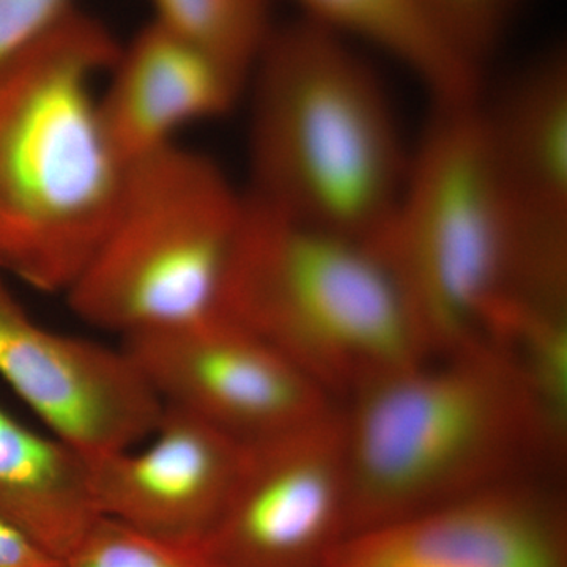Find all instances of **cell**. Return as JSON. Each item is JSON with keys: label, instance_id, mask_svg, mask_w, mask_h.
<instances>
[{"label": "cell", "instance_id": "7a4b0ae2", "mask_svg": "<svg viewBox=\"0 0 567 567\" xmlns=\"http://www.w3.org/2000/svg\"><path fill=\"white\" fill-rule=\"evenodd\" d=\"M249 188L286 218L353 237L382 230L412 152L368 50L297 17L249 73Z\"/></svg>", "mask_w": 567, "mask_h": 567}, {"label": "cell", "instance_id": "e0dca14e", "mask_svg": "<svg viewBox=\"0 0 567 567\" xmlns=\"http://www.w3.org/2000/svg\"><path fill=\"white\" fill-rule=\"evenodd\" d=\"M65 567H215L200 546H185L100 516L66 555Z\"/></svg>", "mask_w": 567, "mask_h": 567}, {"label": "cell", "instance_id": "4fadbf2b", "mask_svg": "<svg viewBox=\"0 0 567 567\" xmlns=\"http://www.w3.org/2000/svg\"><path fill=\"white\" fill-rule=\"evenodd\" d=\"M483 104V103H481ZM488 137L524 240L539 251L567 249V59L537 55L491 106Z\"/></svg>", "mask_w": 567, "mask_h": 567}, {"label": "cell", "instance_id": "3957f363", "mask_svg": "<svg viewBox=\"0 0 567 567\" xmlns=\"http://www.w3.org/2000/svg\"><path fill=\"white\" fill-rule=\"evenodd\" d=\"M341 410L349 536L513 483L563 440L502 354L429 358Z\"/></svg>", "mask_w": 567, "mask_h": 567}, {"label": "cell", "instance_id": "8992f818", "mask_svg": "<svg viewBox=\"0 0 567 567\" xmlns=\"http://www.w3.org/2000/svg\"><path fill=\"white\" fill-rule=\"evenodd\" d=\"M244 213L245 192L204 153L175 142L136 159L66 303L122 338L212 315Z\"/></svg>", "mask_w": 567, "mask_h": 567}, {"label": "cell", "instance_id": "5bb4252c", "mask_svg": "<svg viewBox=\"0 0 567 567\" xmlns=\"http://www.w3.org/2000/svg\"><path fill=\"white\" fill-rule=\"evenodd\" d=\"M0 517L65 558L100 517L87 461L0 405Z\"/></svg>", "mask_w": 567, "mask_h": 567}, {"label": "cell", "instance_id": "ffe728a7", "mask_svg": "<svg viewBox=\"0 0 567 567\" xmlns=\"http://www.w3.org/2000/svg\"><path fill=\"white\" fill-rule=\"evenodd\" d=\"M0 567H65V559L0 517Z\"/></svg>", "mask_w": 567, "mask_h": 567}, {"label": "cell", "instance_id": "30bf717a", "mask_svg": "<svg viewBox=\"0 0 567 567\" xmlns=\"http://www.w3.org/2000/svg\"><path fill=\"white\" fill-rule=\"evenodd\" d=\"M151 435L140 451L85 457L96 511L171 543L200 546L237 484L246 443L171 405Z\"/></svg>", "mask_w": 567, "mask_h": 567}, {"label": "cell", "instance_id": "9a60e30c", "mask_svg": "<svg viewBox=\"0 0 567 567\" xmlns=\"http://www.w3.org/2000/svg\"><path fill=\"white\" fill-rule=\"evenodd\" d=\"M298 17L349 37L404 66L435 103L480 95V66L465 58L417 0H292Z\"/></svg>", "mask_w": 567, "mask_h": 567}, {"label": "cell", "instance_id": "52a82bcc", "mask_svg": "<svg viewBox=\"0 0 567 567\" xmlns=\"http://www.w3.org/2000/svg\"><path fill=\"white\" fill-rule=\"evenodd\" d=\"M122 349L164 405L192 413L246 445L338 409L289 358L216 311L126 336Z\"/></svg>", "mask_w": 567, "mask_h": 567}, {"label": "cell", "instance_id": "7c38bea8", "mask_svg": "<svg viewBox=\"0 0 567 567\" xmlns=\"http://www.w3.org/2000/svg\"><path fill=\"white\" fill-rule=\"evenodd\" d=\"M106 78L100 118L126 166L175 144L186 126L233 110L248 84L152 20L121 44Z\"/></svg>", "mask_w": 567, "mask_h": 567}, {"label": "cell", "instance_id": "ba28073f", "mask_svg": "<svg viewBox=\"0 0 567 567\" xmlns=\"http://www.w3.org/2000/svg\"><path fill=\"white\" fill-rule=\"evenodd\" d=\"M349 537L341 409L246 445L233 494L200 548L215 567H327Z\"/></svg>", "mask_w": 567, "mask_h": 567}, {"label": "cell", "instance_id": "9c48e42d", "mask_svg": "<svg viewBox=\"0 0 567 567\" xmlns=\"http://www.w3.org/2000/svg\"><path fill=\"white\" fill-rule=\"evenodd\" d=\"M0 379L84 457L151 436L164 404L123 349L48 330L0 274Z\"/></svg>", "mask_w": 567, "mask_h": 567}, {"label": "cell", "instance_id": "5b68a950", "mask_svg": "<svg viewBox=\"0 0 567 567\" xmlns=\"http://www.w3.org/2000/svg\"><path fill=\"white\" fill-rule=\"evenodd\" d=\"M216 312L274 346L333 399L429 360L371 238L295 221L246 193Z\"/></svg>", "mask_w": 567, "mask_h": 567}, {"label": "cell", "instance_id": "ac0fdd59", "mask_svg": "<svg viewBox=\"0 0 567 567\" xmlns=\"http://www.w3.org/2000/svg\"><path fill=\"white\" fill-rule=\"evenodd\" d=\"M447 40L480 66L498 41L514 0H417Z\"/></svg>", "mask_w": 567, "mask_h": 567}, {"label": "cell", "instance_id": "2e32d148", "mask_svg": "<svg viewBox=\"0 0 567 567\" xmlns=\"http://www.w3.org/2000/svg\"><path fill=\"white\" fill-rule=\"evenodd\" d=\"M152 21L248 80L276 28L271 0H148Z\"/></svg>", "mask_w": 567, "mask_h": 567}, {"label": "cell", "instance_id": "d6986e66", "mask_svg": "<svg viewBox=\"0 0 567 567\" xmlns=\"http://www.w3.org/2000/svg\"><path fill=\"white\" fill-rule=\"evenodd\" d=\"M74 7L73 0H0V61Z\"/></svg>", "mask_w": 567, "mask_h": 567}, {"label": "cell", "instance_id": "6da1fadb", "mask_svg": "<svg viewBox=\"0 0 567 567\" xmlns=\"http://www.w3.org/2000/svg\"><path fill=\"white\" fill-rule=\"evenodd\" d=\"M121 44L74 7L0 61V274L39 292L66 293L117 207L99 84Z\"/></svg>", "mask_w": 567, "mask_h": 567}, {"label": "cell", "instance_id": "277c9868", "mask_svg": "<svg viewBox=\"0 0 567 567\" xmlns=\"http://www.w3.org/2000/svg\"><path fill=\"white\" fill-rule=\"evenodd\" d=\"M435 107L394 210L371 238L429 358L491 350L511 312L537 303L480 96Z\"/></svg>", "mask_w": 567, "mask_h": 567}, {"label": "cell", "instance_id": "8fae6325", "mask_svg": "<svg viewBox=\"0 0 567 567\" xmlns=\"http://www.w3.org/2000/svg\"><path fill=\"white\" fill-rule=\"evenodd\" d=\"M327 567H567L566 518L513 481L349 536Z\"/></svg>", "mask_w": 567, "mask_h": 567}]
</instances>
